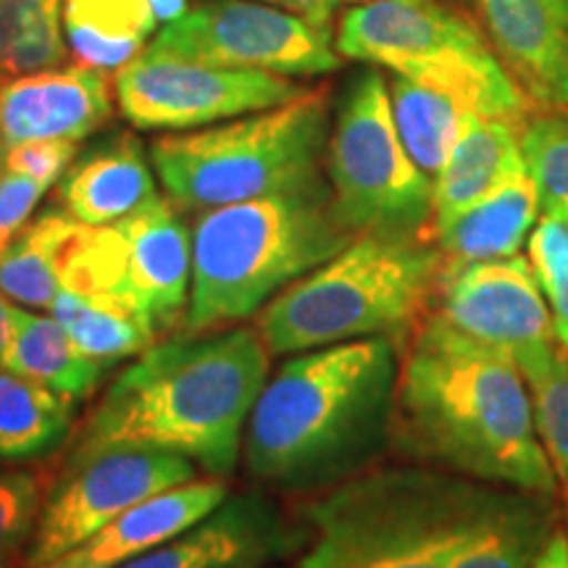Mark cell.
<instances>
[{"label":"cell","instance_id":"6da1fadb","mask_svg":"<svg viewBox=\"0 0 568 568\" xmlns=\"http://www.w3.org/2000/svg\"><path fill=\"white\" fill-rule=\"evenodd\" d=\"M393 445L471 481L548 497L558 489L516 358L443 314L426 316L403 353Z\"/></svg>","mask_w":568,"mask_h":568},{"label":"cell","instance_id":"7a4b0ae2","mask_svg":"<svg viewBox=\"0 0 568 568\" xmlns=\"http://www.w3.org/2000/svg\"><path fill=\"white\" fill-rule=\"evenodd\" d=\"M397 372L389 337L351 339L284 361L247 418V477L280 493H311L366 474L393 445Z\"/></svg>","mask_w":568,"mask_h":568},{"label":"cell","instance_id":"3957f363","mask_svg":"<svg viewBox=\"0 0 568 568\" xmlns=\"http://www.w3.org/2000/svg\"><path fill=\"white\" fill-rule=\"evenodd\" d=\"M268 355L255 326L151 345L111 382L69 458L130 445L193 460L205 477H232L268 379Z\"/></svg>","mask_w":568,"mask_h":568},{"label":"cell","instance_id":"277c9868","mask_svg":"<svg viewBox=\"0 0 568 568\" xmlns=\"http://www.w3.org/2000/svg\"><path fill=\"white\" fill-rule=\"evenodd\" d=\"M355 237L329 184L201 211L193 224V284L184 329L201 335L255 316Z\"/></svg>","mask_w":568,"mask_h":568},{"label":"cell","instance_id":"5b68a950","mask_svg":"<svg viewBox=\"0 0 568 568\" xmlns=\"http://www.w3.org/2000/svg\"><path fill=\"white\" fill-rule=\"evenodd\" d=\"M445 255L422 240L361 234L335 258L258 311L268 353L295 355L364 337L403 335L437 295Z\"/></svg>","mask_w":568,"mask_h":568},{"label":"cell","instance_id":"8992f818","mask_svg":"<svg viewBox=\"0 0 568 568\" xmlns=\"http://www.w3.org/2000/svg\"><path fill=\"white\" fill-rule=\"evenodd\" d=\"M332 132L329 88L247 113L237 122L155 138L151 161L182 211L326 187Z\"/></svg>","mask_w":568,"mask_h":568},{"label":"cell","instance_id":"52a82bcc","mask_svg":"<svg viewBox=\"0 0 568 568\" xmlns=\"http://www.w3.org/2000/svg\"><path fill=\"white\" fill-rule=\"evenodd\" d=\"M468 487L429 468L358 474L308 508L297 568H450Z\"/></svg>","mask_w":568,"mask_h":568},{"label":"cell","instance_id":"ba28073f","mask_svg":"<svg viewBox=\"0 0 568 568\" xmlns=\"http://www.w3.org/2000/svg\"><path fill=\"white\" fill-rule=\"evenodd\" d=\"M335 48L453 95L471 116L518 124L527 95L485 34L439 0H366L343 13Z\"/></svg>","mask_w":568,"mask_h":568},{"label":"cell","instance_id":"9c48e42d","mask_svg":"<svg viewBox=\"0 0 568 568\" xmlns=\"http://www.w3.org/2000/svg\"><path fill=\"white\" fill-rule=\"evenodd\" d=\"M326 176L339 216L358 237L422 240L435 226V182L403 145L387 80L376 69L358 71L339 98Z\"/></svg>","mask_w":568,"mask_h":568},{"label":"cell","instance_id":"30bf717a","mask_svg":"<svg viewBox=\"0 0 568 568\" xmlns=\"http://www.w3.org/2000/svg\"><path fill=\"white\" fill-rule=\"evenodd\" d=\"M190 284L193 230L172 197H155L122 222L82 224L61 266V287L124 311L155 339L184 324Z\"/></svg>","mask_w":568,"mask_h":568},{"label":"cell","instance_id":"8fae6325","mask_svg":"<svg viewBox=\"0 0 568 568\" xmlns=\"http://www.w3.org/2000/svg\"><path fill=\"white\" fill-rule=\"evenodd\" d=\"M148 53L280 77H322L339 69L332 32L255 0H203L163 27Z\"/></svg>","mask_w":568,"mask_h":568},{"label":"cell","instance_id":"7c38bea8","mask_svg":"<svg viewBox=\"0 0 568 568\" xmlns=\"http://www.w3.org/2000/svg\"><path fill=\"white\" fill-rule=\"evenodd\" d=\"M195 479L193 460L148 447L111 445L71 456L42 503L21 568L51 564L148 497Z\"/></svg>","mask_w":568,"mask_h":568},{"label":"cell","instance_id":"4fadbf2b","mask_svg":"<svg viewBox=\"0 0 568 568\" xmlns=\"http://www.w3.org/2000/svg\"><path fill=\"white\" fill-rule=\"evenodd\" d=\"M122 116L138 130L187 132L303 95L293 77L142 53L113 77Z\"/></svg>","mask_w":568,"mask_h":568},{"label":"cell","instance_id":"5bb4252c","mask_svg":"<svg viewBox=\"0 0 568 568\" xmlns=\"http://www.w3.org/2000/svg\"><path fill=\"white\" fill-rule=\"evenodd\" d=\"M439 311L447 322L479 343L510 355L556 339L550 305L531 261L508 258L447 264L439 276Z\"/></svg>","mask_w":568,"mask_h":568},{"label":"cell","instance_id":"9a60e30c","mask_svg":"<svg viewBox=\"0 0 568 568\" xmlns=\"http://www.w3.org/2000/svg\"><path fill=\"white\" fill-rule=\"evenodd\" d=\"M113 92L109 71L69 63L0 84L3 151L34 140L80 142L111 122Z\"/></svg>","mask_w":568,"mask_h":568},{"label":"cell","instance_id":"2e32d148","mask_svg":"<svg viewBox=\"0 0 568 568\" xmlns=\"http://www.w3.org/2000/svg\"><path fill=\"white\" fill-rule=\"evenodd\" d=\"M301 542L268 497L243 493L119 568H261L290 556Z\"/></svg>","mask_w":568,"mask_h":568},{"label":"cell","instance_id":"e0dca14e","mask_svg":"<svg viewBox=\"0 0 568 568\" xmlns=\"http://www.w3.org/2000/svg\"><path fill=\"white\" fill-rule=\"evenodd\" d=\"M503 69L527 101L568 109V0H477Z\"/></svg>","mask_w":568,"mask_h":568},{"label":"cell","instance_id":"ac0fdd59","mask_svg":"<svg viewBox=\"0 0 568 568\" xmlns=\"http://www.w3.org/2000/svg\"><path fill=\"white\" fill-rule=\"evenodd\" d=\"M552 535L548 495L471 481L450 568H531Z\"/></svg>","mask_w":568,"mask_h":568},{"label":"cell","instance_id":"d6986e66","mask_svg":"<svg viewBox=\"0 0 568 568\" xmlns=\"http://www.w3.org/2000/svg\"><path fill=\"white\" fill-rule=\"evenodd\" d=\"M226 497H230L226 479L195 477L138 503L77 548L34 568H119L140 558L142 552L159 548L166 539L182 535L184 529L213 514Z\"/></svg>","mask_w":568,"mask_h":568},{"label":"cell","instance_id":"ffe728a7","mask_svg":"<svg viewBox=\"0 0 568 568\" xmlns=\"http://www.w3.org/2000/svg\"><path fill=\"white\" fill-rule=\"evenodd\" d=\"M155 180L145 148L132 132L113 134L69 166L59 182V203L74 222L105 226L155 201Z\"/></svg>","mask_w":568,"mask_h":568},{"label":"cell","instance_id":"44dd1931","mask_svg":"<svg viewBox=\"0 0 568 568\" xmlns=\"http://www.w3.org/2000/svg\"><path fill=\"white\" fill-rule=\"evenodd\" d=\"M521 174H527V163L516 124L466 116L456 145L435 176V230Z\"/></svg>","mask_w":568,"mask_h":568},{"label":"cell","instance_id":"7402d4cb","mask_svg":"<svg viewBox=\"0 0 568 568\" xmlns=\"http://www.w3.org/2000/svg\"><path fill=\"white\" fill-rule=\"evenodd\" d=\"M184 13L187 0H63V34L80 63L119 71Z\"/></svg>","mask_w":568,"mask_h":568},{"label":"cell","instance_id":"603a6c76","mask_svg":"<svg viewBox=\"0 0 568 568\" xmlns=\"http://www.w3.org/2000/svg\"><path fill=\"white\" fill-rule=\"evenodd\" d=\"M6 368L51 387L71 403L95 393L109 366L84 355L55 316H42L11 303V343Z\"/></svg>","mask_w":568,"mask_h":568},{"label":"cell","instance_id":"cb8c5ba5","mask_svg":"<svg viewBox=\"0 0 568 568\" xmlns=\"http://www.w3.org/2000/svg\"><path fill=\"white\" fill-rule=\"evenodd\" d=\"M537 193L529 174L516 176L493 195L439 226L437 247L447 264L508 258L518 255L537 224Z\"/></svg>","mask_w":568,"mask_h":568},{"label":"cell","instance_id":"d4e9b609","mask_svg":"<svg viewBox=\"0 0 568 568\" xmlns=\"http://www.w3.org/2000/svg\"><path fill=\"white\" fill-rule=\"evenodd\" d=\"M80 226L63 209L32 219L0 251V295L24 308H51L61 290L63 255Z\"/></svg>","mask_w":568,"mask_h":568},{"label":"cell","instance_id":"484cf974","mask_svg":"<svg viewBox=\"0 0 568 568\" xmlns=\"http://www.w3.org/2000/svg\"><path fill=\"white\" fill-rule=\"evenodd\" d=\"M74 403L0 366V460L51 456L71 432Z\"/></svg>","mask_w":568,"mask_h":568},{"label":"cell","instance_id":"4316f807","mask_svg":"<svg viewBox=\"0 0 568 568\" xmlns=\"http://www.w3.org/2000/svg\"><path fill=\"white\" fill-rule=\"evenodd\" d=\"M393 119L403 145L422 172L435 182L439 169L456 145L466 116L456 98L408 77L393 74L387 82Z\"/></svg>","mask_w":568,"mask_h":568},{"label":"cell","instance_id":"83f0119b","mask_svg":"<svg viewBox=\"0 0 568 568\" xmlns=\"http://www.w3.org/2000/svg\"><path fill=\"white\" fill-rule=\"evenodd\" d=\"M63 0H0V77L63 67Z\"/></svg>","mask_w":568,"mask_h":568},{"label":"cell","instance_id":"f1b7e54d","mask_svg":"<svg viewBox=\"0 0 568 568\" xmlns=\"http://www.w3.org/2000/svg\"><path fill=\"white\" fill-rule=\"evenodd\" d=\"M48 311L59 318L84 355L101 361L105 366L132 358V355H142L148 347L155 345V335L138 318L113 308L109 303L74 293V290L61 287Z\"/></svg>","mask_w":568,"mask_h":568},{"label":"cell","instance_id":"f546056e","mask_svg":"<svg viewBox=\"0 0 568 568\" xmlns=\"http://www.w3.org/2000/svg\"><path fill=\"white\" fill-rule=\"evenodd\" d=\"M516 364L527 382L539 439L568 481V351L550 339L518 353Z\"/></svg>","mask_w":568,"mask_h":568},{"label":"cell","instance_id":"4dcf8cb0","mask_svg":"<svg viewBox=\"0 0 568 568\" xmlns=\"http://www.w3.org/2000/svg\"><path fill=\"white\" fill-rule=\"evenodd\" d=\"M521 153L539 211L568 224V116H537L524 124Z\"/></svg>","mask_w":568,"mask_h":568},{"label":"cell","instance_id":"1f68e13d","mask_svg":"<svg viewBox=\"0 0 568 568\" xmlns=\"http://www.w3.org/2000/svg\"><path fill=\"white\" fill-rule=\"evenodd\" d=\"M529 261L550 305L556 339L568 351V224L539 219L529 234Z\"/></svg>","mask_w":568,"mask_h":568},{"label":"cell","instance_id":"d6a6232c","mask_svg":"<svg viewBox=\"0 0 568 568\" xmlns=\"http://www.w3.org/2000/svg\"><path fill=\"white\" fill-rule=\"evenodd\" d=\"M45 503L34 471H0V568H13L24 556Z\"/></svg>","mask_w":568,"mask_h":568},{"label":"cell","instance_id":"836d02e7","mask_svg":"<svg viewBox=\"0 0 568 568\" xmlns=\"http://www.w3.org/2000/svg\"><path fill=\"white\" fill-rule=\"evenodd\" d=\"M77 153H80V142L71 140L21 142V145H13L9 151H3V169L32 176V180L53 187V184L61 182V176L69 172Z\"/></svg>","mask_w":568,"mask_h":568},{"label":"cell","instance_id":"e575fe53","mask_svg":"<svg viewBox=\"0 0 568 568\" xmlns=\"http://www.w3.org/2000/svg\"><path fill=\"white\" fill-rule=\"evenodd\" d=\"M48 184L0 169V251L32 222V213L48 193Z\"/></svg>","mask_w":568,"mask_h":568},{"label":"cell","instance_id":"d590c367","mask_svg":"<svg viewBox=\"0 0 568 568\" xmlns=\"http://www.w3.org/2000/svg\"><path fill=\"white\" fill-rule=\"evenodd\" d=\"M261 3L295 13V17L308 21L316 30L332 32V17H335L337 6L343 3V0H261Z\"/></svg>","mask_w":568,"mask_h":568},{"label":"cell","instance_id":"8d00e7d4","mask_svg":"<svg viewBox=\"0 0 568 568\" xmlns=\"http://www.w3.org/2000/svg\"><path fill=\"white\" fill-rule=\"evenodd\" d=\"M531 568H568V537L556 531Z\"/></svg>","mask_w":568,"mask_h":568},{"label":"cell","instance_id":"74e56055","mask_svg":"<svg viewBox=\"0 0 568 568\" xmlns=\"http://www.w3.org/2000/svg\"><path fill=\"white\" fill-rule=\"evenodd\" d=\"M9 343H11V303L0 295V366L6 364Z\"/></svg>","mask_w":568,"mask_h":568},{"label":"cell","instance_id":"f35d334b","mask_svg":"<svg viewBox=\"0 0 568 568\" xmlns=\"http://www.w3.org/2000/svg\"><path fill=\"white\" fill-rule=\"evenodd\" d=\"M0 84H3V77H0ZM0 169H3V134H0Z\"/></svg>","mask_w":568,"mask_h":568},{"label":"cell","instance_id":"ab89813d","mask_svg":"<svg viewBox=\"0 0 568 568\" xmlns=\"http://www.w3.org/2000/svg\"><path fill=\"white\" fill-rule=\"evenodd\" d=\"M353 3H366V0H353Z\"/></svg>","mask_w":568,"mask_h":568}]
</instances>
